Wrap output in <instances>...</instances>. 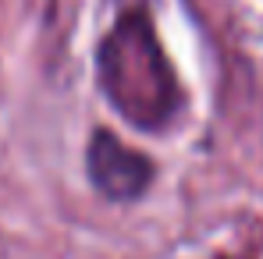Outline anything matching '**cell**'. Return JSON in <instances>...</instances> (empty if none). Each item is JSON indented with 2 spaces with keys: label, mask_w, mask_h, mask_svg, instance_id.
<instances>
[{
  "label": "cell",
  "mask_w": 263,
  "mask_h": 259,
  "mask_svg": "<svg viewBox=\"0 0 263 259\" xmlns=\"http://www.w3.org/2000/svg\"><path fill=\"white\" fill-rule=\"evenodd\" d=\"M86 171L100 195H107L110 203H132L149 188L153 160L125 146L114 131L96 128L86 146Z\"/></svg>",
  "instance_id": "7a4b0ae2"
},
{
  "label": "cell",
  "mask_w": 263,
  "mask_h": 259,
  "mask_svg": "<svg viewBox=\"0 0 263 259\" xmlns=\"http://www.w3.org/2000/svg\"><path fill=\"white\" fill-rule=\"evenodd\" d=\"M224 259H228V256H224Z\"/></svg>",
  "instance_id": "3957f363"
},
{
  "label": "cell",
  "mask_w": 263,
  "mask_h": 259,
  "mask_svg": "<svg viewBox=\"0 0 263 259\" xmlns=\"http://www.w3.org/2000/svg\"><path fill=\"white\" fill-rule=\"evenodd\" d=\"M96 78L107 103L142 131H160L178 110V82L142 7L125 11L96 50Z\"/></svg>",
  "instance_id": "6da1fadb"
}]
</instances>
